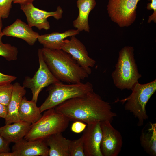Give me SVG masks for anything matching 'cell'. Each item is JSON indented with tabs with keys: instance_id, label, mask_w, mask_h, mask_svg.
<instances>
[{
	"instance_id": "cell-1",
	"label": "cell",
	"mask_w": 156,
	"mask_h": 156,
	"mask_svg": "<svg viewBox=\"0 0 156 156\" xmlns=\"http://www.w3.org/2000/svg\"><path fill=\"white\" fill-rule=\"evenodd\" d=\"M69 120L89 124L108 121L112 122L117 114L110 103L93 91L73 98L55 108Z\"/></svg>"
},
{
	"instance_id": "cell-2",
	"label": "cell",
	"mask_w": 156,
	"mask_h": 156,
	"mask_svg": "<svg viewBox=\"0 0 156 156\" xmlns=\"http://www.w3.org/2000/svg\"><path fill=\"white\" fill-rule=\"evenodd\" d=\"M45 62L60 81L71 83L81 82L89 75L69 53L62 49H41Z\"/></svg>"
},
{
	"instance_id": "cell-3",
	"label": "cell",
	"mask_w": 156,
	"mask_h": 156,
	"mask_svg": "<svg viewBox=\"0 0 156 156\" xmlns=\"http://www.w3.org/2000/svg\"><path fill=\"white\" fill-rule=\"evenodd\" d=\"M134 51L131 46L121 49L115 70L111 74L114 85L121 90H131L142 77L134 58Z\"/></svg>"
},
{
	"instance_id": "cell-4",
	"label": "cell",
	"mask_w": 156,
	"mask_h": 156,
	"mask_svg": "<svg viewBox=\"0 0 156 156\" xmlns=\"http://www.w3.org/2000/svg\"><path fill=\"white\" fill-rule=\"evenodd\" d=\"M70 120L55 108L44 112L41 118L31 124V127L24 138L29 140H44L52 135L62 133L68 127Z\"/></svg>"
},
{
	"instance_id": "cell-5",
	"label": "cell",
	"mask_w": 156,
	"mask_h": 156,
	"mask_svg": "<svg viewBox=\"0 0 156 156\" xmlns=\"http://www.w3.org/2000/svg\"><path fill=\"white\" fill-rule=\"evenodd\" d=\"M131 90L130 95L120 102L123 104L125 103V109L131 113L137 119L138 125L142 126L148 118L146 106L156 91V80L144 84L138 82Z\"/></svg>"
},
{
	"instance_id": "cell-6",
	"label": "cell",
	"mask_w": 156,
	"mask_h": 156,
	"mask_svg": "<svg viewBox=\"0 0 156 156\" xmlns=\"http://www.w3.org/2000/svg\"><path fill=\"white\" fill-rule=\"evenodd\" d=\"M47 90L49 95L39 107L41 113L55 108L67 100L93 91V88L92 84L89 82L67 84L60 81L50 85Z\"/></svg>"
},
{
	"instance_id": "cell-7",
	"label": "cell",
	"mask_w": 156,
	"mask_h": 156,
	"mask_svg": "<svg viewBox=\"0 0 156 156\" xmlns=\"http://www.w3.org/2000/svg\"><path fill=\"white\" fill-rule=\"evenodd\" d=\"M140 0H108L107 10L109 17L121 27H128L136 18V9Z\"/></svg>"
},
{
	"instance_id": "cell-8",
	"label": "cell",
	"mask_w": 156,
	"mask_h": 156,
	"mask_svg": "<svg viewBox=\"0 0 156 156\" xmlns=\"http://www.w3.org/2000/svg\"><path fill=\"white\" fill-rule=\"evenodd\" d=\"M39 68L32 77H25L23 86L30 89L32 94L31 101L36 103L38 95L42 89L60 81L50 71L44 60L41 49L38 50Z\"/></svg>"
},
{
	"instance_id": "cell-9",
	"label": "cell",
	"mask_w": 156,
	"mask_h": 156,
	"mask_svg": "<svg viewBox=\"0 0 156 156\" xmlns=\"http://www.w3.org/2000/svg\"><path fill=\"white\" fill-rule=\"evenodd\" d=\"M20 8L24 13L28 24L31 27H35L39 30H48L50 26L47 18L52 16L58 20L62 17L63 10L58 6L56 11L48 12L35 7L32 3L21 4Z\"/></svg>"
},
{
	"instance_id": "cell-10",
	"label": "cell",
	"mask_w": 156,
	"mask_h": 156,
	"mask_svg": "<svg viewBox=\"0 0 156 156\" xmlns=\"http://www.w3.org/2000/svg\"><path fill=\"white\" fill-rule=\"evenodd\" d=\"M102 132L100 149L103 156H117L123 145L120 133L108 121L100 122Z\"/></svg>"
},
{
	"instance_id": "cell-11",
	"label": "cell",
	"mask_w": 156,
	"mask_h": 156,
	"mask_svg": "<svg viewBox=\"0 0 156 156\" xmlns=\"http://www.w3.org/2000/svg\"><path fill=\"white\" fill-rule=\"evenodd\" d=\"M61 49L70 54L89 75L91 74V68L94 66L96 61L89 56L85 46L75 36L70 37V40L65 39Z\"/></svg>"
},
{
	"instance_id": "cell-12",
	"label": "cell",
	"mask_w": 156,
	"mask_h": 156,
	"mask_svg": "<svg viewBox=\"0 0 156 156\" xmlns=\"http://www.w3.org/2000/svg\"><path fill=\"white\" fill-rule=\"evenodd\" d=\"M82 135L85 156H103L100 149L102 135L100 122L88 124Z\"/></svg>"
},
{
	"instance_id": "cell-13",
	"label": "cell",
	"mask_w": 156,
	"mask_h": 156,
	"mask_svg": "<svg viewBox=\"0 0 156 156\" xmlns=\"http://www.w3.org/2000/svg\"><path fill=\"white\" fill-rule=\"evenodd\" d=\"M12 151L16 156H48L49 148L44 140H29L23 138L15 143Z\"/></svg>"
},
{
	"instance_id": "cell-14",
	"label": "cell",
	"mask_w": 156,
	"mask_h": 156,
	"mask_svg": "<svg viewBox=\"0 0 156 156\" xmlns=\"http://www.w3.org/2000/svg\"><path fill=\"white\" fill-rule=\"evenodd\" d=\"M28 24L20 19H17L13 23L3 30V36L21 39L30 46L33 45L38 40V33L34 31Z\"/></svg>"
},
{
	"instance_id": "cell-15",
	"label": "cell",
	"mask_w": 156,
	"mask_h": 156,
	"mask_svg": "<svg viewBox=\"0 0 156 156\" xmlns=\"http://www.w3.org/2000/svg\"><path fill=\"white\" fill-rule=\"evenodd\" d=\"M13 85L10 100L8 107V112L5 124H9L20 121L18 110L21 100L26 93L25 88L18 82Z\"/></svg>"
},
{
	"instance_id": "cell-16",
	"label": "cell",
	"mask_w": 156,
	"mask_h": 156,
	"mask_svg": "<svg viewBox=\"0 0 156 156\" xmlns=\"http://www.w3.org/2000/svg\"><path fill=\"white\" fill-rule=\"evenodd\" d=\"M0 127V135L9 142L15 143L24 138L31 124L21 120Z\"/></svg>"
},
{
	"instance_id": "cell-17",
	"label": "cell",
	"mask_w": 156,
	"mask_h": 156,
	"mask_svg": "<svg viewBox=\"0 0 156 156\" xmlns=\"http://www.w3.org/2000/svg\"><path fill=\"white\" fill-rule=\"evenodd\" d=\"M77 29H70L62 33L54 32L39 36L38 40L43 47L51 49H61L64 40L68 37L79 34Z\"/></svg>"
},
{
	"instance_id": "cell-18",
	"label": "cell",
	"mask_w": 156,
	"mask_h": 156,
	"mask_svg": "<svg viewBox=\"0 0 156 156\" xmlns=\"http://www.w3.org/2000/svg\"><path fill=\"white\" fill-rule=\"evenodd\" d=\"M77 6L79 13L78 17L73 22L74 27L80 32H89L90 28L88 16L90 12L96 5L95 0H77Z\"/></svg>"
},
{
	"instance_id": "cell-19",
	"label": "cell",
	"mask_w": 156,
	"mask_h": 156,
	"mask_svg": "<svg viewBox=\"0 0 156 156\" xmlns=\"http://www.w3.org/2000/svg\"><path fill=\"white\" fill-rule=\"evenodd\" d=\"M62 133H56L46 138L44 141L49 148V156H70L69 146L70 140Z\"/></svg>"
},
{
	"instance_id": "cell-20",
	"label": "cell",
	"mask_w": 156,
	"mask_h": 156,
	"mask_svg": "<svg viewBox=\"0 0 156 156\" xmlns=\"http://www.w3.org/2000/svg\"><path fill=\"white\" fill-rule=\"evenodd\" d=\"M36 103L31 100L28 101L24 97H23L18 110L20 120L32 124L41 118L42 115Z\"/></svg>"
},
{
	"instance_id": "cell-21",
	"label": "cell",
	"mask_w": 156,
	"mask_h": 156,
	"mask_svg": "<svg viewBox=\"0 0 156 156\" xmlns=\"http://www.w3.org/2000/svg\"><path fill=\"white\" fill-rule=\"evenodd\" d=\"M147 129L142 130L140 137L141 146L151 156L156 155V124L150 123Z\"/></svg>"
},
{
	"instance_id": "cell-22",
	"label": "cell",
	"mask_w": 156,
	"mask_h": 156,
	"mask_svg": "<svg viewBox=\"0 0 156 156\" xmlns=\"http://www.w3.org/2000/svg\"><path fill=\"white\" fill-rule=\"evenodd\" d=\"M18 53V48L10 44L0 41V56L8 61L16 60Z\"/></svg>"
},
{
	"instance_id": "cell-23",
	"label": "cell",
	"mask_w": 156,
	"mask_h": 156,
	"mask_svg": "<svg viewBox=\"0 0 156 156\" xmlns=\"http://www.w3.org/2000/svg\"><path fill=\"white\" fill-rule=\"evenodd\" d=\"M69 152L70 156H85L83 148V138L82 135L77 139L70 140Z\"/></svg>"
},
{
	"instance_id": "cell-24",
	"label": "cell",
	"mask_w": 156,
	"mask_h": 156,
	"mask_svg": "<svg viewBox=\"0 0 156 156\" xmlns=\"http://www.w3.org/2000/svg\"><path fill=\"white\" fill-rule=\"evenodd\" d=\"M13 85L10 83L0 85V103L8 106L10 101Z\"/></svg>"
},
{
	"instance_id": "cell-25",
	"label": "cell",
	"mask_w": 156,
	"mask_h": 156,
	"mask_svg": "<svg viewBox=\"0 0 156 156\" xmlns=\"http://www.w3.org/2000/svg\"><path fill=\"white\" fill-rule=\"evenodd\" d=\"M13 0H0V16L2 18H8Z\"/></svg>"
},
{
	"instance_id": "cell-26",
	"label": "cell",
	"mask_w": 156,
	"mask_h": 156,
	"mask_svg": "<svg viewBox=\"0 0 156 156\" xmlns=\"http://www.w3.org/2000/svg\"><path fill=\"white\" fill-rule=\"evenodd\" d=\"M86 127V125L85 123L80 121H76L72 124L71 130L73 132L79 133L83 131Z\"/></svg>"
},
{
	"instance_id": "cell-27",
	"label": "cell",
	"mask_w": 156,
	"mask_h": 156,
	"mask_svg": "<svg viewBox=\"0 0 156 156\" xmlns=\"http://www.w3.org/2000/svg\"><path fill=\"white\" fill-rule=\"evenodd\" d=\"M16 79L15 76L5 75L0 72V85L11 83Z\"/></svg>"
},
{
	"instance_id": "cell-28",
	"label": "cell",
	"mask_w": 156,
	"mask_h": 156,
	"mask_svg": "<svg viewBox=\"0 0 156 156\" xmlns=\"http://www.w3.org/2000/svg\"><path fill=\"white\" fill-rule=\"evenodd\" d=\"M10 143L0 135V153L10 151Z\"/></svg>"
},
{
	"instance_id": "cell-29",
	"label": "cell",
	"mask_w": 156,
	"mask_h": 156,
	"mask_svg": "<svg viewBox=\"0 0 156 156\" xmlns=\"http://www.w3.org/2000/svg\"><path fill=\"white\" fill-rule=\"evenodd\" d=\"M8 112V107L0 103V118L5 119Z\"/></svg>"
},
{
	"instance_id": "cell-30",
	"label": "cell",
	"mask_w": 156,
	"mask_h": 156,
	"mask_svg": "<svg viewBox=\"0 0 156 156\" xmlns=\"http://www.w3.org/2000/svg\"><path fill=\"white\" fill-rule=\"evenodd\" d=\"M151 2L147 4L146 8L148 10H156V0H151Z\"/></svg>"
},
{
	"instance_id": "cell-31",
	"label": "cell",
	"mask_w": 156,
	"mask_h": 156,
	"mask_svg": "<svg viewBox=\"0 0 156 156\" xmlns=\"http://www.w3.org/2000/svg\"><path fill=\"white\" fill-rule=\"evenodd\" d=\"M35 0H13V2L14 3L20 4L27 3H32Z\"/></svg>"
},
{
	"instance_id": "cell-32",
	"label": "cell",
	"mask_w": 156,
	"mask_h": 156,
	"mask_svg": "<svg viewBox=\"0 0 156 156\" xmlns=\"http://www.w3.org/2000/svg\"><path fill=\"white\" fill-rule=\"evenodd\" d=\"M0 156H16L15 154L13 152H6L0 153Z\"/></svg>"
},
{
	"instance_id": "cell-33",
	"label": "cell",
	"mask_w": 156,
	"mask_h": 156,
	"mask_svg": "<svg viewBox=\"0 0 156 156\" xmlns=\"http://www.w3.org/2000/svg\"><path fill=\"white\" fill-rule=\"evenodd\" d=\"M2 18L0 16V41H2V38L3 36L2 30Z\"/></svg>"
},
{
	"instance_id": "cell-34",
	"label": "cell",
	"mask_w": 156,
	"mask_h": 156,
	"mask_svg": "<svg viewBox=\"0 0 156 156\" xmlns=\"http://www.w3.org/2000/svg\"><path fill=\"white\" fill-rule=\"evenodd\" d=\"M149 0V1H151V0Z\"/></svg>"
}]
</instances>
